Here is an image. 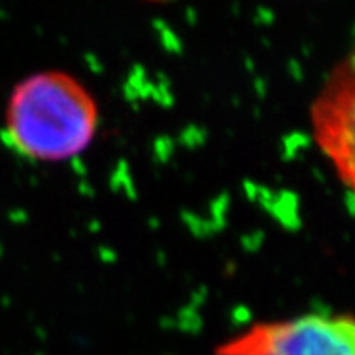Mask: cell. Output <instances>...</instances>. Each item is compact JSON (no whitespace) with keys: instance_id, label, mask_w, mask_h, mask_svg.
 Listing matches in <instances>:
<instances>
[{"instance_id":"obj_1","label":"cell","mask_w":355,"mask_h":355,"mask_svg":"<svg viewBox=\"0 0 355 355\" xmlns=\"http://www.w3.org/2000/svg\"><path fill=\"white\" fill-rule=\"evenodd\" d=\"M101 110L92 90L58 69L33 72L9 92L4 139L20 157L38 164H62L92 146Z\"/></svg>"},{"instance_id":"obj_2","label":"cell","mask_w":355,"mask_h":355,"mask_svg":"<svg viewBox=\"0 0 355 355\" xmlns=\"http://www.w3.org/2000/svg\"><path fill=\"white\" fill-rule=\"evenodd\" d=\"M215 355H355V314H302L251 323Z\"/></svg>"},{"instance_id":"obj_3","label":"cell","mask_w":355,"mask_h":355,"mask_svg":"<svg viewBox=\"0 0 355 355\" xmlns=\"http://www.w3.org/2000/svg\"><path fill=\"white\" fill-rule=\"evenodd\" d=\"M311 126L323 157L355 195V49L321 85L312 101Z\"/></svg>"}]
</instances>
